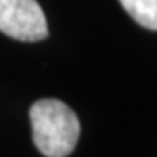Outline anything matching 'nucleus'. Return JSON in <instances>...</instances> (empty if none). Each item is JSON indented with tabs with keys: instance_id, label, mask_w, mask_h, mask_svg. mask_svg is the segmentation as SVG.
Instances as JSON below:
<instances>
[{
	"instance_id": "f03ea898",
	"label": "nucleus",
	"mask_w": 157,
	"mask_h": 157,
	"mask_svg": "<svg viewBox=\"0 0 157 157\" xmlns=\"http://www.w3.org/2000/svg\"><path fill=\"white\" fill-rule=\"evenodd\" d=\"M0 32L21 42L48 36V21L36 0H0Z\"/></svg>"
},
{
	"instance_id": "f257e3e1",
	"label": "nucleus",
	"mask_w": 157,
	"mask_h": 157,
	"mask_svg": "<svg viewBox=\"0 0 157 157\" xmlns=\"http://www.w3.org/2000/svg\"><path fill=\"white\" fill-rule=\"evenodd\" d=\"M32 140L46 157L70 155L80 140V119L70 106L55 98H42L30 106Z\"/></svg>"
},
{
	"instance_id": "7ed1b4c3",
	"label": "nucleus",
	"mask_w": 157,
	"mask_h": 157,
	"mask_svg": "<svg viewBox=\"0 0 157 157\" xmlns=\"http://www.w3.org/2000/svg\"><path fill=\"white\" fill-rule=\"evenodd\" d=\"M119 2L140 27L157 30V0H119Z\"/></svg>"
}]
</instances>
